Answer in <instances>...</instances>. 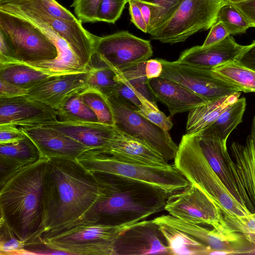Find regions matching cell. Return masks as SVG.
<instances>
[{"label":"cell","instance_id":"3","mask_svg":"<svg viewBox=\"0 0 255 255\" xmlns=\"http://www.w3.org/2000/svg\"><path fill=\"white\" fill-rule=\"evenodd\" d=\"M47 160L41 156L0 181V219L26 247L37 245L40 237Z\"/></svg>","mask_w":255,"mask_h":255},{"label":"cell","instance_id":"50","mask_svg":"<svg viewBox=\"0 0 255 255\" xmlns=\"http://www.w3.org/2000/svg\"><path fill=\"white\" fill-rule=\"evenodd\" d=\"M138 6L144 21L148 26L149 25L151 15V8L148 4L142 0H134Z\"/></svg>","mask_w":255,"mask_h":255},{"label":"cell","instance_id":"42","mask_svg":"<svg viewBox=\"0 0 255 255\" xmlns=\"http://www.w3.org/2000/svg\"><path fill=\"white\" fill-rule=\"evenodd\" d=\"M102 0H73L71 5L78 20L84 23L97 22V14Z\"/></svg>","mask_w":255,"mask_h":255},{"label":"cell","instance_id":"51","mask_svg":"<svg viewBox=\"0 0 255 255\" xmlns=\"http://www.w3.org/2000/svg\"><path fill=\"white\" fill-rule=\"evenodd\" d=\"M233 254L232 252L226 251H212L209 253V255H226Z\"/></svg>","mask_w":255,"mask_h":255},{"label":"cell","instance_id":"14","mask_svg":"<svg viewBox=\"0 0 255 255\" xmlns=\"http://www.w3.org/2000/svg\"><path fill=\"white\" fill-rule=\"evenodd\" d=\"M135 223L111 226L100 223L83 224L41 239L38 245L71 251L98 245L115 244L119 236Z\"/></svg>","mask_w":255,"mask_h":255},{"label":"cell","instance_id":"47","mask_svg":"<svg viewBox=\"0 0 255 255\" xmlns=\"http://www.w3.org/2000/svg\"><path fill=\"white\" fill-rule=\"evenodd\" d=\"M128 3L131 22L142 32L147 33V25L144 21L138 6L134 0H129Z\"/></svg>","mask_w":255,"mask_h":255},{"label":"cell","instance_id":"48","mask_svg":"<svg viewBox=\"0 0 255 255\" xmlns=\"http://www.w3.org/2000/svg\"><path fill=\"white\" fill-rule=\"evenodd\" d=\"M232 3L245 16L252 27H255V0H244Z\"/></svg>","mask_w":255,"mask_h":255},{"label":"cell","instance_id":"23","mask_svg":"<svg viewBox=\"0 0 255 255\" xmlns=\"http://www.w3.org/2000/svg\"><path fill=\"white\" fill-rule=\"evenodd\" d=\"M231 149L241 183L255 207V116L245 144L233 142Z\"/></svg>","mask_w":255,"mask_h":255},{"label":"cell","instance_id":"11","mask_svg":"<svg viewBox=\"0 0 255 255\" xmlns=\"http://www.w3.org/2000/svg\"><path fill=\"white\" fill-rule=\"evenodd\" d=\"M163 64L161 77L174 81L196 95L212 101L240 92L222 80L212 70L159 59Z\"/></svg>","mask_w":255,"mask_h":255},{"label":"cell","instance_id":"19","mask_svg":"<svg viewBox=\"0 0 255 255\" xmlns=\"http://www.w3.org/2000/svg\"><path fill=\"white\" fill-rule=\"evenodd\" d=\"M235 41L231 35L213 45L195 46L182 52L178 62L198 68L212 70L228 62H233L246 48Z\"/></svg>","mask_w":255,"mask_h":255},{"label":"cell","instance_id":"7","mask_svg":"<svg viewBox=\"0 0 255 255\" xmlns=\"http://www.w3.org/2000/svg\"><path fill=\"white\" fill-rule=\"evenodd\" d=\"M0 10L29 22L45 26L56 32L67 42L85 67L96 51L99 36L85 29L78 19L70 21L59 19L28 4L10 0L0 2Z\"/></svg>","mask_w":255,"mask_h":255},{"label":"cell","instance_id":"34","mask_svg":"<svg viewBox=\"0 0 255 255\" xmlns=\"http://www.w3.org/2000/svg\"><path fill=\"white\" fill-rule=\"evenodd\" d=\"M145 63L146 61L141 62L123 72L114 71L119 79L125 82L146 99L156 105L154 96L148 87L149 80L145 74Z\"/></svg>","mask_w":255,"mask_h":255},{"label":"cell","instance_id":"31","mask_svg":"<svg viewBox=\"0 0 255 255\" xmlns=\"http://www.w3.org/2000/svg\"><path fill=\"white\" fill-rule=\"evenodd\" d=\"M222 80L238 88L240 92H255V71L235 61L222 64L212 69Z\"/></svg>","mask_w":255,"mask_h":255},{"label":"cell","instance_id":"52","mask_svg":"<svg viewBox=\"0 0 255 255\" xmlns=\"http://www.w3.org/2000/svg\"><path fill=\"white\" fill-rule=\"evenodd\" d=\"M243 0H228L227 1H226L225 2L235 3V2H237L243 1Z\"/></svg>","mask_w":255,"mask_h":255},{"label":"cell","instance_id":"27","mask_svg":"<svg viewBox=\"0 0 255 255\" xmlns=\"http://www.w3.org/2000/svg\"><path fill=\"white\" fill-rule=\"evenodd\" d=\"M157 225L166 240L171 255H205L212 251L185 232L166 225Z\"/></svg>","mask_w":255,"mask_h":255},{"label":"cell","instance_id":"20","mask_svg":"<svg viewBox=\"0 0 255 255\" xmlns=\"http://www.w3.org/2000/svg\"><path fill=\"white\" fill-rule=\"evenodd\" d=\"M148 87L154 97L167 107L169 117L209 102L181 84L161 77L149 80Z\"/></svg>","mask_w":255,"mask_h":255},{"label":"cell","instance_id":"25","mask_svg":"<svg viewBox=\"0 0 255 255\" xmlns=\"http://www.w3.org/2000/svg\"><path fill=\"white\" fill-rule=\"evenodd\" d=\"M240 95L241 92H238L209 101L188 112L186 125V133H198L204 130L213 123L229 105L236 102Z\"/></svg>","mask_w":255,"mask_h":255},{"label":"cell","instance_id":"53","mask_svg":"<svg viewBox=\"0 0 255 255\" xmlns=\"http://www.w3.org/2000/svg\"><path fill=\"white\" fill-rule=\"evenodd\" d=\"M223 1V2H225L226 1H227L228 0H222Z\"/></svg>","mask_w":255,"mask_h":255},{"label":"cell","instance_id":"40","mask_svg":"<svg viewBox=\"0 0 255 255\" xmlns=\"http://www.w3.org/2000/svg\"><path fill=\"white\" fill-rule=\"evenodd\" d=\"M21 2L45 11L50 15L59 19L74 21L77 19L70 11L55 0H4Z\"/></svg>","mask_w":255,"mask_h":255},{"label":"cell","instance_id":"2","mask_svg":"<svg viewBox=\"0 0 255 255\" xmlns=\"http://www.w3.org/2000/svg\"><path fill=\"white\" fill-rule=\"evenodd\" d=\"M94 174L99 196L91 213L90 224L121 226L143 221L164 210L171 194L125 176L104 172Z\"/></svg>","mask_w":255,"mask_h":255},{"label":"cell","instance_id":"28","mask_svg":"<svg viewBox=\"0 0 255 255\" xmlns=\"http://www.w3.org/2000/svg\"><path fill=\"white\" fill-rule=\"evenodd\" d=\"M87 85L89 88L98 90L106 96L114 91L118 81L113 69L95 51L86 67Z\"/></svg>","mask_w":255,"mask_h":255},{"label":"cell","instance_id":"55","mask_svg":"<svg viewBox=\"0 0 255 255\" xmlns=\"http://www.w3.org/2000/svg\"><path fill=\"white\" fill-rule=\"evenodd\" d=\"M2 0H0V1H2Z\"/></svg>","mask_w":255,"mask_h":255},{"label":"cell","instance_id":"39","mask_svg":"<svg viewBox=\"0 0 255 255\" xmlns=\"http://www.w3.org/2000/svg\"><path fill=\"white\" fill-rule=\"evenodd\" d=\"M142 105L136 111L145 119L162 128L169 131L173 126L170 117H167L154 104L142 95L139 96Z\"/></svg>","mask_w":255,"mask_h":255},{"label":"cell","instance_id":"8","mask_svg":"<svg viewBox=\"0 0 255 255\" xmlns=\"http://www.w3.org/2000/svg\"><path fill=\"white\" fill-rule=\"evenodd\" d=\"M222 0H183L173 14L151 34L162 43L185 41L199 31L217 22Z\"/></svg>","mask_w":255,"mask_h":255},{"label":"cell","instance_id":"30","mask_svg":"<svg viewBox=\"0 0 255 255\" xmlns=\"http://www.w3.org/2000/svg\"><path fill=\"white\" fill-rule=\"evenodd\" d=\"M50 76L24 63L0 64V79L27 90Z\"/></svg>","mask_w":255,"mask_h":255},{"label":"cell","instance_id":"16","mask_svg":"<svg viewBox=\"0 0 255 255\" xmlns=\"http://www.w3.org/2000/svg\"><path fill=\"white\" fill-rule=\"evenodd\" d=\"M88 73L50 76L27 90L26 97L56 110L71 96L88 88Z\"/></svg>","mask_w":255,"mask_h":255},{"label":"cell","instance_id":"5","mask_svg":"<svg viewBox=\"0 0 255 255\" xmlns=\"http://www.w3.org/2000/svg\"><path fill=\"white\" fill-rule=\"evenodd\" d=\"M86 169L125 176L159 187L172 194L190 184L174 164L152 166L127 161L104 152L101 148H90L77 158Z\"/></svg>","mask_w":255,"mask_h":255},{"label":"cell","instance_id":"35","mask_svg":"<svg viewBox=\"0 0 255 255\" xmlns=\"http://www.w3.org/2000/svg\"><path fill=\"white\" fill-rule=\"evenodd\" d=\"M221 21L230 35L244 33L251 24L233 3L223 2L217 16V21Z\"/></svg>","mask_w":255,"mask_h":255},{"label":"cell","instance_id":"38","mask_svg":"<svg viewBox=\"0 0 255 255\" xmlns=\"http://www.w3.org/2000/svg\"><path fill=\"white\" fill-rule=\"evenodd\" d=\"M223 216L226 224L232 230L243 235L250 244L255 246V213L244 216L223 214ZM252 252L254 254L255 249Z\"/></svg>","mask_w":255,"mask_h":255},{"label":"cell","instance_id":"21","mask_svg":"<svg viewBox=\"0 0 255 255\" xmlns=\"http://www.w3.org/2000/svg\"><path fill=\"white\" fill-rule=\"evenodd\" d=\"M101 149L123 160L152 166L168 164L164 157L145 143L120 130L115 127L108 144Z\"/></svg>","mask_w":255,"mask_h":255},{"label":"cell","instance_id":"18","mask_svg":"<svg viewBox=\"0 0 255 255\" xmlns=\"http://www.w3.org/2000/svg\"><path fill=\"white\" fill-rule=\"evenodd\" d=\"M34 143L42 156L77 158L89 147L48 127H18Z\"/></svg>","mask_w":255,"mask_h":255},{"label":"cell","instance_id":"13","mask_svg":"<svg viewBox=\"0 0 255 255\" xmlns=\"http://www.w3.org/2000/svg\"><path fill=\"white\" fill-rule=\"evenodd\" d=\"M198 135L202 151L214 171L233 197L253 213L255 206L241 183L235 162L228 151L227 140L202 132Z\"/></svg>","mask_w":255,"mask_h":255},{"label":"cell","instance_id":"54","mask_svg":"<svg viewBox=\"0 0 255 255\" xmlns=\"http://www.w3.org/2000/svg\"><path fill=\"white\" fill-rule=\"evenodd\" d=\"M129 0H127V2H128V1H129Z\"/></svg>","mask_w":255,"mask_h":255},{"label":"cell","instance_id":"49","mask_svg":"<svg viewBox=\"0 0 255 255\" xmlns=\"http://www.w3.org/2000/svg\"><path fill=\"white\" fill-rule=\"evenodd\" d=\"M163 71V64L159 59H148L146 61L145 72L148 80L160 77Z\"/></svg>","mask_w":255,"mask_h":255},{"label":"cell","instance_id":"36","mask_svg":"<svg viewBox=\"0 0 255 255\" xmlns=\"http://www.w3.org/2000/svg\"><path fill=\"white\" fill-rule=\"evenodd\" d=\"M151 8V18L147 27L150 35L175 12L183 0H142Z\"/></svg>","mask_w":255,"mask_h":255},{"label":"cell","instance_id":"45","mask_svg":"<svg viewBox=\"0 0 255 255\" xmlns=\"http://www.w3.org/2000/svg\"><path fill=\"white\" fill-rule=\"evenodd\" d=\"M27 89L0 79V98L25 96Z\"/></svg>","mask_w":255,"mask_h":255},{"label":"cell","instance_id":"41","mask_svg":"<svg viewBox=\"0 0 255 255\" xmlns=\"http://www.w3.org/2000/svg\"><path fill=\"white\" fill-rule=\"evenodd\" d=\"M127 2V0H102L97 11V21L115 23Z\"/></svg>","mask_w":255,"mask_h":255},{"label":"cell","instance_id":"33","mask_svg":"<svg viewBox=\"0 0 255 255\" xmlns=\"http://www.w3.org/2000/svg\"><path fill=\"white\" fill-rule=\"evenodd\" d=\"M81 94L84 102L96 115L99 123L113 126L115 125L113 112L105 95L89 88Z\"/></svg>","mask_w":255,"mask_h":255},{"label":"cell","instance_id":"46","mask_svg":"<svg viewBox=\"0 0 255 255\" xmlns=\"http://www.w3.org/2000/svg\"><path fill=\"white\" fill-rule=\"evenodd\" d=\"M238 64L255 71V40L237 57Z\"/></svg>","mask_w":255,"mask_h":255},{"label":"cell","instance_id":"9","mask_svg":"<svg viewBox=\"0 0 255 255\" xmlns=\"http://www.w3.org/2000/svg\"><path fill=\"white\" fill-rule=\"evenodd\" d=\"M107 98L113 112L115 126L118 129L145 143L160 153L167 162L174 159L178 145L168 130L153 124L117 97Z\"/></svg>","mask_w":255,"mask_h":255},{"label":"cell","instance_id":"29","mask_svg":"<svg viewBox=\"0 0 255 255\" xmlns=\"http://www.w3.org/2000/svg\"><path fill=\"white\" fill-rule=\"evenodd\" d=\"M245 98L229 105L210 126L200 132L227 140L232 131L243 121L246 107Z\"/></svg>","mask_w":255,"mask_h":255},{"label":"cell","instance_id":"10","mask_svg":"<svg viewBox=\"0 0 255 255\" xmlns=\"http://www.w3.org/2000/svg\"><path fill=\"white\" fill-rule=\"evenodd\" d=\"M165 210L173 217L192 223L208 225L220 230L229 227L221 209L193 184L170 195Z\"/></svg>","mask_w":255,"mask_h":255},{"label":"cell","instance_id":"43","mask_svg":"<svg viewBox=\"0 0 255 255\" xmlns=\"http://www.w3.org/2000/svg\"><path fill=\"white\" fill-rule=\"evenodd\" d=\"M26 136L20 128L12 124L0 125V144L20 141Z\"/></svg>","mask_w":255,"mask_h":255},{"label":"cell","instance_id":"15","mask_svg":"<svg viewBox=\"0 0 255 255\" xmlns=\"http://www.w3.org/2000/svg\"><path fill=\"white\" fill-rule=\"evenodd\" d=\"M171 255L166 240L153 220L135 223L115 243V255Z\"/></svg>","mask_w":255,"mask_h":255},{"label":"cell","instance_id":"4","mask_svg":"<svg viewBox=\"0 0 255 255\" xmlns=\"http://www.w3.org/2000/svg\"><path fill=\"white\" fill-rule=\"evenodd\" d=\"M198 133L182 136L174 159L175 167L191 184L205 193L223 214L244 216L252 213L233 197L214 171L202 151Z\"/></svg>","mask_w":255,"mask_h":255},{"label":"cell","instance_id":"17","mask_svg":"<svg viewBox=\"0 0 255 255\" xmlns=\"http://www.w3.org/2000/svg\"><path fill=\"white\" fill-rule=\"evenodd\" d=\"M57 119L56 110L25 96L0 98V125L34 127Z\"/></svg>","mask_w":255,"mask_h":255},{"label":"cell","instance_id":"44","mask_svg":"<svg viewBox=\"0 0 255 255\" xmlns=\"http://www.w3.org/2000/svg\"><path fill=\"white\" fill-rule=\"evenodd\" d=\"M230 35L225 26L221 21H217L212 27L203 45V47L218 43Z\"/></svg>","mask_w":255,"mask_h":255},{"label":"cell","instance_id":"24","mask_svg":"<svg viewBox=\"0 0 255 255\" xmlns=\"http://www.w3.org/2000/svg\"><path fill=\"white\" fill-rule=\"evenodd\" d=\"M41 156L36 145L26 135L17 142L0 144V181Z\"/></svg>","mask_w":255,"mask_h":255},{"label":"cell","instance_id":"6","mask_svg":"<svg viewBox=\"0 0 255 255\" xmlns=\"http://www.w3.org/2000/svg\"><path fill=\"white\" fill-rule=\"evenodd\" d=\"M0 34L12 53V63L47 62L58 56L57 48L48 35L29 21L0 10Z\"/></svg>","mask_w":255,"mask_h":255},{"label":"cell","instance_id":"37","mask_svg":"<svg viewBox=\"0 0 255 255\" xmlns=\"http://www.w3.org/2000/svg\"><path fill=\"white\" fill-rule=\"evenodd\" d=\"M0 255H29L35 253L25 248L24 242L18 239L6 223L0 219Z\"/></svg>","mask_w":255,"mask_h":255},{"label":"cell","instance_id":"12","mask_svg":"<svg viewBox=\"0 0 255 255\" xmlns=\"http://www.w3.org/2000/svg\"><path fill=\"white\" fill-rule=\"evenodd\" d=\"M96 51L113 70L123 72L152 56L150 42L128 31L99 37Z\"/></svg>","mask_w":255,"mask_h":255},{"label":"cell","instance_id":"32","mask_svg":"<svg viewBox=\"0 0 255 255\" xmlns=\"http://www.w3.org/2000/svg\"><path fill=\"white\" fill-rule=\"evenodd\" d=\"M81 93L68 98L56 110L58 120L99 123L96 115L84 102Z\"/></svg>","mask_w":255,"mask_h":255},{"label":"cell","instance_id":"1","mask_svg":"<svg viewBox=\"0 0 255 255\" xmlns=\"http://www.w3.org/2000/svg\"><path fill=\"white\" fill-rule=\"evenodd\" d=\"M99 196V185L94 173L83 167L77 158H48L39 241L73 227L90 224L91 213Z\"/></svg>","mask_w":255,"mask_h":255},{"label":"cell","instance_id":"26","mask_svg":"<svg viewBox=\"0 0 255 255\" xmlns=\"http://www.w3.org/2000/svg\"><path fill=\"white\" fill-rule=\"evenodd\" d=\"M153 220L157 224L169 226L186 233L209 247L211 250H217L222 245V235L215 228L210 230L200 224L187 222L170 214L157 217Z\"/></svg>","mask_w":255,"mask_h":255},{"label":"cell","instance_id":"22","mask_svg":"<svg viewBox=\"0 0 255 255\" xmlns=\"http://www.w3.org/2000/svg\"><path fill=\"white\" fill-rule=\"evenodd\" d=\"M36 126L55 128L89 148L105 147L115 130V126L100 123L61 121L58 119Z\"/></svg>","mask_w":255,"mask_h":255}]
</instances>
